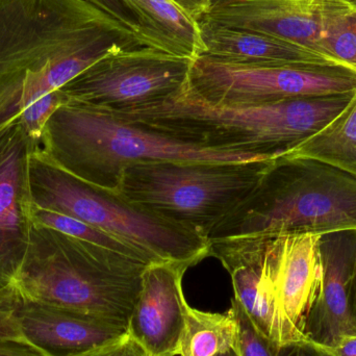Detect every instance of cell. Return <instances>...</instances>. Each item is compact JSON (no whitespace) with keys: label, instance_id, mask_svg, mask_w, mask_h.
<instances>
[{"label":"cell","instance_id":"1","mask_svg":"<svg viewBox=\"0 0 356 356\" xmlns=\"http://www.w3.org/2000/svg\"><path fill=\"white\" fill-rule=\"evenodd\" d=\"M146 47L83 0H0V131L104 56Z\"/></svg>","mask_w":356,"mask_h":356},{"label":"cell","instance_id":"2","mask_svg":"<svg viewBox=\"0 0 356 356\" xmlns=\"http://www.w3.org/2000/svg\"><path fill=\"white\" fill-rule=\"evenodd\" d=\"M353 95L234 106L207 102L191 92L186 83L177 93L161 102L106 112L200 147L278 158L330 124Z\"/></svg>","mask_w":356,"mask_h":356},{"label":"cell","instance_id":"3","mask_svg":"<svg viewBox=\"0 0 356 356\" xmlns=\"http://www.w3.org/2000/svg\"><path fill=\"white\" fill-rule=\"evenodd\" d=\"M147 263L33 225L15 280L21 299L129 323Z\"/></svg>","mask_w":356,"mask_h":356},{"label":"cell","instance_id":"4","mask_svg":"<svg viewBox=\"0 0 356 356\" xmlns=\"http://www.w3.org/2000/svg\"><path fill=\"white\" fill-rule=\"evenodd\" d=\"M39 146L71 175L114 192L121 173L152 161L246 164L276 158L200 147L127 122L106 111L68 102L44 127Z\"/></svg>","mask_w":356,"mask_h":356},{"label":"cell","instance_id":"5","mask_svg":"<svg viewBox=\"0 0 356 356\" xmlns=\"http://www.w3.org/2000/svg\"><path fill=\"white\" fill-rule=\"evenodd\" d=\"M356 230V178L311 159L270 161L252 192L209 236L324 234Z\"/></svg>","mask_w":356,"mask_h":356},{"label":"cell","instance_id":"6","mask_svg":"<svg viewBox=\"0 0 356 356\" xmlns=\"http://www.w3.org/2000/svg\"><path fill=\"white\" fill-rule=\"evenodd\" d=\"M269 162L138 163L124 168L112 194L209 242L211 230L252 192Z\"/></svg>","mask_w":356,"mask_h":356},{"label":"cell","instance_id":"7","mask_svg":"<svg viewBox=\"0 0 356 356\" xmlns=\"http://www.w3.org/2000/svg\"><path fill=\"white\" fill-rule=\"evenodd\" d=\"M29 177L35 207L65 213L116 236L139 249L154 264L192 267L209 257V243L204 238L71 175L39 144L29 154Z\"/></svg>","mask_w":356,"mask_h":356},{"label":"cell","instance_id":"8","mask_svg":"<svg viewBox=\"0 0 356 356\" xmlns=\"http://www.w3.org/2000/svg\"><path fill=\"white\" fill-rule=\"evenodd\" d=\"M186 88L213 104L259 106L355 93L356 74L334 67L241 64L200 56L193 60Z\"/></svg>","mask_w":356,"mask_h":356},{"label":"cell","instance_id":"9","mask_svg":"<svg viewBox=\"0 0 356 356\" xmlns=\"http://www.w3.org/2000/svg\"><path fill=\"white\" fill-rule=\"evenodd\" d=\"M193 60L156 48L122 50L104 56L60 90L69 102L98 110L139 108L179 91Z\"/></svg>","mask_w":356,"mask_h":356},{"label":"cell","instance_id":"10","mask_svg":"<svg viewBox=\"0 0 356 356\" xmlns=\"http://www.w3.org/2000/svg\"><path fill=\"white\" fill-rule=\"evenodd\" d=\"M282 236H245L209 242V255L232 276L234 298L253 325L278 346L307 339L282 317L276 299L275 278Z\"/></svg>","mask_w":356,"mask_h":356},{"label":"cell","instance_id":"11","mask_svg":"<svg viewBox=\"0 0 356 356\" xmlns=\"http://www.w3.org/2000/svg\"><path fill=\"white\" fill-rule=\"evenodd\" d=\"M35 144L19 122L0 131V288L14 284L31 244L29 160Z\"/></svg>","mask_w":356,"mask_h":356},{"label":"cell","instance_id":"12","mask_svg":"<svg viewBox=\"0 0 356 356\" xmlns=\"http://www.w3.org/2000/svg\"><path fill=\"white\" fill-rule=\"evenodd\" d=\"M318 248L321 277L303 332L309 340L332 348L343 337L356 334L350 309L356 230L321 234Z\"/></svg>","mask_w":356,"mask_h":356},{"label":"cell","instance_id":"13","mask_svg":"<svg viewBox=\"0 0 356 356\" xmlns=\"http://www.w3.org/2000/svg\"><path fill=\"white\" fill-rule=\"evenodd\" d=\"M188 268L182 264H152L144 272L127 332L150 356L178 355L188 307L182 277Z\"/></svg>","mask_w":356,"mask_h":356},{"label":"cell","instance_id":"14","mask_svg":"<svg viewBox=\"0 0 356 356\" xmlns=\"http://www.w3.org/2000/svg\"><path fill=\"white\" fill-rule=\"evenodd\" d=\"M17 317L26 342L46 356H83L129 334L121 322L31 301H21Z\"/></svg>","mask_w":356,"mask_h":356},{"label":"cell","instance_id":"15","mask_svg":"<svg viewBox=\"0 0 356 356\" xmlns=\"http://www.w3.org/2000/svg\"><path fill=\"white\" fill-rule=\"evenodd\" d=\"M324 1L325 0H211L209 10L200 19L222 26L273 35L323 54Z\"/></svg>","mask_w":356,"mask_h":356},{"label":"cell","instance_id":"16","mask_svg":"<svg viewBox=\"0 0 356 356\" xmlns=\"http://www.w3.org/2000/svg\"><path fill=\"white\" fill-rule=\"evenodd\" d=\"M197 22L204 44L202 56L241 64H298L341 68L327 56L280 38L222 26L203 19Z\"/></svg>","mask_w":356,"mask_h":356},{"label":"cell","instance_id":"17","mask_svg":"<svg viewBox=\"0 0 356 356\" xmlns=\"http://www.w3.org/2000/svg\"><path fill=\"white\" fill-rule=\"evenodd\" d=\"M320 236L284 234L276 270L278 309L284 320L301 332L315 300L321 277L318 248Z\"/></svg>","mask_w":356,"mask_h":356},{"label":"cell","instance_id":"18","mask_svg":"<svg viewBox=\"0 0 356 356\" xmlns=\"http://www.w3.org/2000/svg\"><path fill=\"white\" fill-rule=\"evenodd\" d=\"M145 21L160 50L195 60L204 54L198 22L173 0H125Z\"/></svg>","mask_w":356,"mask_h":356},{"label":"cell","instance_id":"19","mask_svg":"<svg viewBox=\"0 0 356 356\" xmlns=\"http://www.w3.org/2000/svg\"><path fill=\"white\" fill-rule=\"evenodd\" d=\"M284 156L318 161L356 178V92L330 124Z\"/></svg>","mask_w":356,"mask_h":356},{"label":"cell","instance_id":"20","mask_svg":"<svg viewBox=\"0 0 356 356\" xmlns=\"http://www.w3.org/2000/svg\"><path fill=\"white\" fill-rule=\"evenodd\" d=\"M238 344V323L232 309L225 314L186 309L178 355L220 356Z\"/></svg>","mask_w":356,"mask_h":356},{"label":"cell","instance_id":"21","mask_svg":"<svg viewBox=\"0 0 356 356\" xmlns=\"http://www.w3.org/2000/svg\"><path fill=\"white\" fill-rule=\"evenodd\" d=\"M322 50L339 66L356 74V0H325Z\"/></svg>","mask_w":356,"mask_h":356},{"label":"cell","instance_id":"22","mask_svg":"<svg viewBox=\"0 0 356 356\" xmlns=\"http://www.w3.org/2000/svg\"><path fill=\"white\" fill-rule=\"evenodd\" d=\"M31 219H33V225L50 228V229L62 232L66 236L79 238L85 242L92 243V244L98 245L104 248L112 249V250L143 259L147 263L154 264V261L147 255L141 252L139 249L127 244V242L119 240L116 236H111V234L102 232L81 220L75 219V218L65 215V213L42 209V207H35L33 203Z\"/></svg>","mask_w":356,"mask_h":356},{"label":"cell","instance_id":"23","mask_svg":"<svg viewBox=\"0 0 356 356\" xmlns=\"http://www.w3.org/2000/svg\"><path fill=\"white\" fill-rule=\"evenodd\" d=\"M238 323V356H277L278 345L266 338L253 325L242 305L232 298V307Z\"/></svg>","mask_w":356,"mask_h":356},{"label":"cell","instance_id":"24","mask_svg":"<svg viewBox=\"0 0 356 356\" xmlns=\"http://www.w3.org/2000/svg\"><path fill=\"white\" fill-rule=\"evenodd\" d=\"M68 102L62 90L52 92L23 110L16 122L20 123L29 138L39 144L44 127L50 117L60 106Z\"/></svg>","mask_w":356,"mask_h":356},{"label":"cell","instance_id":"25","mask_svg":"<svg viewBox=\"0 0 356 356\" xmlns=\"http://www.w3.org/2000/svg\"><path fill=\"white\" fill-rule=\"evenodd\" d=\"M83 1L114 17L119 22L134 31L145 44L146 47L159 49L154 35L141 15L125 0H83Z\"/></svg>","mask_w":356,"mask_h":356},{"label":"cell","instance_id":"26","mask_svg":"<svg viewBox=\"0 0 356 356\" xmlns=\"http://www.w3.org/2000/svg\"><path fill=\"white\" fill-rule=\"evenodd\" d=\"M21 301L14 284L0 288V341L27 343L17 317Z\"/></svg>","mask_w":356,"mask_h":356},{"label":"cell","instance_id":"27","mask_svg":"<svg viewBox=\"0 0 356 356\" xmlns=\"http://www.w3.org/2000/svg\"><path fill=\"white\" fill-rule=\"evenodd\" d=\"M277 356H334L330 347L309 339L286 343L278 347Z\"/></svg>","mask_w":356,"mask_h":356},{"label":"cell","instance_id":"28","mask_svg":"<svg viewBox=\"0 0 356 356\" xmlns=\"http://www.w3.org/2000/svg\"><path fill=\"white\" fill-rule=\"evenodd\" d=\"M83 356H150L147 351L127 334L122 340L102 347Z\"/></svg>","mask_w":356,"mask_h":356},{"label":"cell","instance_id":"29","mask_svg":"<svg viewBox=\"0 0 356 356\" xmlns=\"http://www.w3.org/2000/svg\"><path fill=\"white\" fill-rule=\"evenodd\" d=\"M0 356H46L29 343L0 341Z\"/></svg>","mask_w":356,"mask_h":356},{"label":"cell","instance_id":"30","mask_svg":"<svg viewBox=\"0 0 356 356\" xmlns=\"http://www.w3.org/2000/svg\"><path fill=\"white\" fill-rule=\"evenodd\" d=\"M173 1L195 20L198 21L209 10L211 0H173Z\"/></svg>","mask_w":356,"mask_h":356},{"label":"cell","instance_id":"31","mask_svg":"<svg viewBox=\"0 0 356 356\" xmlns=\"http://www.w3.org/2000/svg\"><path fill=\"white\" fill-rule=\"evenodd\" d=\"M330 350L334 356H356V334L343 337Z\"/></svg>","mask_w":356,"mask_h":356},{"label":"cell","instance_id":"32","mask_svg":"<svg viewBox=\"0 0 356 356\" xmlns=\"http://www.w3.org/2000/svg\"><path fill=\"white\" fill-rule=\"evenodd\" d=\"M350 309L351 315H353V321H355L356 324V261L355 267V274H353V286H351Z\"/></svg>","mask_w":356,"mask_h":356},{"label":"cell","instance_id":"33","mask_svg":"<svg viewBox=\"0 0 356 356\" xmlns=\"http://www.w3.org/2000/svg\"><path fill=\"white\" fill-rule=\"evenodd\" d=\"M220 356H238V355L236 349H232V350L228 351V353H224V355Z\"/></svg>","mask_w":356,"mask_h":356}]
</instances>
